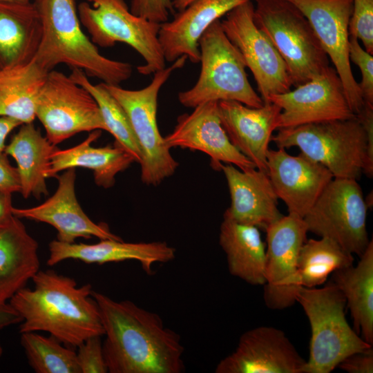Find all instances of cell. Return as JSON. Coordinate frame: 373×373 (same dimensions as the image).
<instances>
[{"label": "cell", "mask_w": 373, "mask_h": 373, "mask_svg": "<svg viewBox=\"0 0 373 373\" xmlns=\"http://www.w3.org/2000/svg\"><path fill=\"white\" fill-rule=\"evenodd\" d=\"M106 338L104 356L110 373H181L184 347L180 335L157 314L133 302L117 301L93 290Z\"/></svg>", "instance_id": "cell-1"}, {"label": "cell", "mask_w": 373, "mask_h": 373, "mask_svg": "<svg viewBox=\"0 0 373 373\" xmlns=\"http://www.w3.org/2000/svg\"><path fill=\"white\" fill-rule=\"evenodd\" d=\"M32 280V288H21L8 302L22 318L21 334L46 332L70 347L104 334L90 284L79 287L73 278L52 269H39Z\"/></svg>", "instance_id": "cell-2"}, {"label": "cell", "mask_w": 373, "mask_h": 373, "mask_svg": "<svg viewBox=\"0 0 373 373\" xmlns=\"http://www.w3.org/2000/svg\"><path fill=\"white\" fill-rule=\"evenodd\" d=\"M37 4L42 33L32 59L42 68L50 72L65 64L108 85L119 86L131 77V64L103 56L84 34L76 0H40Z\"/></svg>", "instance_id": "cell-3"}, {"label": "cell", "mask_w": 373, "mask_h": 373, "mask_svg": "<svg viewBox=\"0 0 373 373\" xmlns=\"http://www.w3.org/2000/svg\"><path fill=\"white\" fill-rule=\"evenodd\" d=\"M296 300L312 331L303 373H329L348 356L372 347L348 324L345 298L332 280L321 288L301 286Z\"/></svg>", "instance_id": "cell-4"}, {"label": "cell", "mask_w": 373, "mask_h": 373, "mask_svg": "<svg viewBox=\"0 0 373 373\" xmlns=\"http://www.w3.org/2000/svg\"><path fill=\"white\" fill-rule=\"evenodd\" d=\"M201 70L194 86L178 93L180 103L187 108L213 101L233 100L246 106L264 105L249 83L245 61L216 20L199 40Z\"/></svg>", "instance_id": "cell-5"}, {"label": "cell", "mask_w": 373, "mask_h": 373, "mask_svg": "<svg viewBox=\"0 0 373 373\" xmlns=\"http://www.w3.org/2000/svg\"><path fill=\"white\" fill-rule=\"evenodd\" d=\"M254 19L273 44L297 87L321 75L329 58L308 19L287 0H256Z\"/></svg>", "instance_id": "cell-6"}, {"label": "cell", "mask_w": 373, "mask_h": 373, "mask_svg": "<svg viewBox=\"0 0 373 373\" xmlns=\"http://www.w3.org/2000/svg\"><path fill=\"white\" fill-rule=\"evenodd\" d=\"M278 131L271 137L278 148L298 147L334 178L357 180L366 167L367 138L356 116Z\"/></svg>", "instance_id": "cell-7"}, {"label": "cell", "mask_w": 373, "mask_h": 373, "mask_svg": "<svg viewBox=\"0 0 373 373\" xmlns=\"http://www.w3.org/2000/svg\"><path fill=\"white\" fill-rule=\"evenodd\" d=\"M186 59V56L182 55L170 66L155 72L151 82L140 90L104 83L128 116L142 151L141 180L146 185L160 184L173 175L179 166L158 128L157 98L162 86L173 71L184 66Z\"/></svg>", "instance_id": "cell-8"}, {"label": "cell", "mask_w": 373, "mask_h": 373, "mask_svg": "<svg viewBox=\"0 0 373 373\" xmlns=\"http://www.w3.org/2000/svg\"><path fill=\"white\" fill-rule=\"evenodd\" d=\"M77 12L95 45L111 48L120 42L137 51L145 61L137 67L140 74L166 67L158 38L160 23L134 15L124 0H86L77 6Z\"/></svg>", "instance_id": "cell-9"}, {"label": "cell", "mask_w": 373, "mask_h": 373, "mask_svg": "<svg viewBox=\"0 0 373 373\" xmlns=\"http://www.w3.org/2000/svg\"><path fill=\"white\" fill-rule=\"evenodd\" d=\"M367 207L356 180L334 178L303 218L307 231L361 256L370 243Z\"/></svg>", "instance_id": "cell-10"}, {"label": "cell", "mask_w": 373, "mask_h": 373, "mask_svg": "<svg viewBox=\"0 0 373 373\" xmlns=\"http://www.w3.org/2000/svg\"><path fill=\"white\" fill-rule=\"evenodd\" d=\"M36 117L54 145L81 132L106 131L99 108L90 93L69 75L55 70L48 73L40 93Z\"/></svg>", "instance_id": "cell-11"}, {"label": "cell", "mask_w": 373, "mask_h": 373, "mask_svg": "<svg viewBox=\"0 0 373 373\" xmlns=\"http://www.w3.org/2000/svg\"><path fill=\"white\" fill-rule=\"evenodd\" d=\"M254 13V1H247L227 12L220 22L252 73L260 96L267 104L271 95L289 91L292 82L283 58L255 23Z\"/></svg>", "instance_id": "cell-12"}, {"label": "cell", "mask_w": 373, "mask_h": 373, "mask_svg": "<svg viewBox=\"0 0 373 373\" xmlns=\"http://www.w3.org/2000/svg\"><path fill=\"white\" fill-rule=\"evenodd\" d=\"M265 231L267 246L263 298L268 308L282 310L296 303V294L301 287L298 257L308 231L303 218L290 214L283 215Z\"/></svg>", "instance_id": "cell-13"}, {"label": "cell", "mask_w": 373, "mask_h": 373, "mask_svg": "<svg viewBox=\"0 0 373 373\" xmlns=\"http://www.w3.org/2000/svg\"><path fill=\"white\" fill-rule=\"evenodd\" d=\"M268 103L281 109L276 122V130L356 117L348 104L341 79L331 66L293 90L271 95Z\"/></svg>", "instance_id": "cell-14"}, {"label": "cell", "mask_w": 373, "mask_h": 373, "mask_svg": "<svg viewBox=\"0 0 373 373\" xmlns=\"http://www.w3.org/2000/svg\"><path fill=\"white\" fill-rule=\"evenodd\" d=\"M287 1L299 9L311 23L341 79L348 104L356 115L364 102L349 57L348 27L353 0Z\"/></svg>", "instance_id": "cell-15"}, {"label": "cell", "mask_w": 373, "mask_h": 373, "mask_svg": "<svg viewBox=\"0 0 373 373\" xmlns=\"http://www.w3.org/2000/svg\"><path fill=\"white\" fill-rule=\"evenodd\" d=\"M306 361L281 329L259 326L245 332L216 373H303Z\"/></svg>", "instance_id": "cell-16"}, {"label": "cell", "mask_w": 373, "mask_h": 373, "mask_svg": "<svg viewBox=\"0 0 373 373\" xmlns=\"http://www.w3.org/2000/svg\"><path fill=\"white\" fill-rule=\"evenodd\" d=\"M267 166L274 191L285 204L288 214L301 218L334 178L323 164L302 153L291 155L283 148L267 151Z\"/></svg>", "instance_id": "cell-17"}, {"label": "cell", "mask_w": 373, "mask_h": 373, "mask_svg": "<svg viewBox=\"0 0 373 373\" xmlns=\"http://www.w3.org/2000/svg\"><path fill=\"white\" fill-rule=\"evenodd\" d=\"M164 141L169 149L180 147L203 152L210 157L216 170H219L222 164H232L241 170L256 168L229 140L221 124L216 101L201 104L191 113L180 115Z\"/></svg>", "instance_id": "cell-18"}, {"label": "cell", "mask_w": 373, "mask_h": 373, "mask_svg": "<svg viewBox=\"0 0 373 373\" xmlns=\"http://www.w3.org/2000/svg\"><path fill=\"white\" fill-rule=\"evenodd\" d=\"M58 186L55 193L42 204L31 208L12 209L18 218L45 222L57 231V240L73 243L79 238L122 240L113 233L105 223L94 222L84 213L75 194V168L56 176Z\"/></svg>", "instance_id": "cell-19"}, {"label": "cell", "mask_w": 373, "mask_h": 373, "mask_svg": "<svg viewBox=\"0 0 373 373\" xmlns=\"http://www.w3.org/2000/svg\"><path fill=\"white\" fill-rule=\"evenodd\" d=\"M221 124L231 144L260 171L267 173V153L281 109L273 103L260 108L239 102H218Z\"/></svg>", "instance_id": "cell-20"}, {"label": "cell", "mask_w": 373, "mask_h": 373, "mask_svg": "<svg viewBox=\"0 0 373 373\" xmlns=\"http://www.w3.org/2000/svg\"><path fill=\"white\" fill-rule=\"evenodd\" d=\"M219 170L224 175L231 199L223 217L265 230L283 216L267 173L256 168L241 170L228 164H222Z\"/></svg>", "instance_id": "cell-21"}, {"label": "cell", "mask_w": 373, "mask_h": 373, "mask_svg": "<svg viewBox=\"0 0 373 373\" xmlns=\"http://www.w3.org/2000/svg\"><path fill=\"white\" fill-rule=\"evenodd\" d=\"M256 0H195L174 13L173 19L160 24L158 38L166 61L182 55L193 64L200 62L199 40L216 20L238 5Z\"/></svg>", "instance_id": "cell-22"}, {"label": "cell", "mask_w": 373, "mask_h": 373, "mask_svg": "<svg viewBox=\"0 0 373 373\" xmlns=\"http://www.w3.org/2000/svg\"><path fill=\"white\" fill-rule=\"evenodd\" d=\"M49 266L68 259L99 265L133 260L140 263L147 274H152L155 263L167 262L175 257V249L165 242H125L112 239H102L91 245L54 240L49 243Z\"/></svg>", "instance_id": "cell-23"}, {"label": "cell", "mask_w": 373, "mask_h": 373, "mask_svg": "<svg viewBox=\"0 0 373 373\" xmlns=\"http://www.w3.org/2000/svg\"><path fill=\"white\" fill-rule=\"evenodd\" d=\"M41 33V19L35 2L0 1V69L31 61Z\"/></svg>", "instance_id": "cell-24"}, {"label": "cell", "mask_w": 373, "mask_h": 373, "mask_svg": "<svg viewBox=\"0 0 373 373\" xmlns=\"http://www.w3.org/2000/svg\"><path fill=\"white\" fill-rule=\"evenodd\" d=\"M39 267L38 243L15 216L0 229V305L26 287Z\"/></svg>", "instance_id": "cell-25"}, {"label": "cell", "mask_w": 373, "mask_h": 373, "mask_svg": "<svg viewBox=\"0 0 373 373\" xmlns=\"http://www.w3.org/2000/svg\"><path fill=\"white\" fill-rule=\"evenodd\" d=\"M100 130L92 131L82 142L72 148L58 149L51 155L49 178L70 168L83 167L93 171L96 184L104 189L112 187L116 175L135 162L133 156L115 142L113 146L93 147V142L100 135Z\"/></svg>", "instance_id": "cell-26"}, {"label": "cell", "mask_w": 373, "mask_h": 373, "mask_svg": "<svg viewBox=\"0 0 373 373\" xmlns=\"http://www.w3.org/2000/svg\"><path fill=\"white\" fill-rule=\"evenodd\" d=\"M57 149L32 122L22 124L6 146L4 153L17 162L20 193L24 198L32 195L39 199L48 195L46 180L49 178L51 155Z\"/></svg>", "instance_id": "cell-27"}, {"label": "cell", "mask_w": 373, "mask_h": 373, "mask_svg": "<svg viewBox=\"0 0 373 373\" xmlns=\"http://www.w3.org/2000/svg\"><path fill=\"white\" fill-rule=\"evenodd\" d=\"M219 244L232 276L252 285H265L266 244L258 227L223 217Z\"/></svg>", "instance_id": "cell-28"}, {"label": "cell", "mask_w": 373, "mask_h": 373, "mask_svg": "<svg viewBox=\"0 0 373 373\" xmlns=\"http://www.w3.org/2000/svg\"><path fill=\"white\" fill-rule=\"evenodd\" d=\"M356 265L334 271L332 281L339 288L350 311L354 331L373 344V242L359 257Z\"/></svg>", "instance_id": "cell-29"}, {"label": "cell", "mask_w": 373, "mask_h": 373, "mask_svg": "<svg viewBox=\"0 0 373 373\" xmlns=\"http://www.w3.org/2000/svg\"><path fill=\"white\" fill-rule=\"evenodd\" d=\"M48 73L33 59L0 69V117L32 123Z\"/></svg>", "instance_id": "cell-30"}, {"label": "cell", "mask_w": 373, "mask_h": 373, "mask_svg": "<svg viewBox=\"0 0 373 373\" xmlns=\"http://www.w3.org/2000/svg\"><path fill=\"white\" fill-rule=\"evenodd\" d=\"M353 262V254L329 238L306 240L298 257L300 285L312 288L323 285L334 271L351 266Z\"/></svg>", "instance_id": "cell-31"}, {"label": "cell", "mask_w": 373, "mask_h": 373, "mask_svg": "<svg viewBox=\"0 0 373 373\" xmlns=\"http://www.w3.org/2000/svg\"><path fill=\"white\" fill-rule=\"evenodd\" d=\"M70 77L86 89L96 101L106 127L115 142L128 151L140 164L142 154L139 144L124 108L107 90L104 83L93 84L80 69L73 68Z\"/></svg>", "instance_id": "cell-32"}, {"label": "cell", "mask_w": 373, "mask_h": 373, "mask_svg": "<svg viewBox=\"0 0 373 373\" xmlns=\"http://www.w3.org/2000/svg\"><path fill=\"white\" fill-rule=\"evenodd\" d=\"M21 345L36 373H81L76 352L50 335L37 332L21 334Z\"/></svg>", "instance_id": "cell-33"}, {"label": "cell", "mask_w": 373, "mask_h": 373, "mask_svg": "<svg viewBox=\"0 0 373 373\" xmlns=\"http://www.w3.org/2000/svg\"><path fill=\"white\" fill-rule=\"evenodd\" d=\"M350 36L361 40L364 49L373 54V0H353L349 21Z\"/></svg>", "instance_id": "cell-34"}, {"label": "cell", "mask_w": 373, "mask_h": 373, "mask_svg": "<svg viewBox=\"0 0 373 373\" xmlns=\"http://www.w3.org/2000/svg\"><path fill=\"white\" fill-rule=\"evenodd\" d=\"M350 61L360 69L362 75L358 83L364 103L373 105V57L359 44L358 40L350 36Z\"/></svg>", "instance_id": "cell-35"}, {"label": "cell", "mask_w": 373, "mask_h": 373, "mask_svg": "<svg viewBox=\"0 0 373 373\" xmlns=\"http://www.w3.org/2000/svg\"><path fill=\"white\" fill-rule=\"evenodd\" d=\"M101 337L91 336L77 347V359L81 373L108 372Z\"/></svg>", "instance_id": "cell-36"}, {"label": "cell", "mask_w": 373, "mask_h": 373, "mask_svg": "<svg viewBox=\"0 0 373 373\" xmlns=\"http://www.w3.org/2000/svg\"><path fill=\"white\" fill-rule=\"evenodd\" d=\"M172 0H131L130 10L149 21L162 23L169 21L175 10Z\"/></svg>", "instance_id": "cell-37"}, {"label": "cell", "mask_w": 373, "mask_h": 373, "mask_svg": "<svg viewBox=\"0 0 373 373\" xmlns=\"http://www.w3.org/2000/svg\"><path fill=\"white\" fill-rule=\"evenodd\" d=\"M356 116L367 135V164L363 173L370 178L373 175V105L364 103Z\"/></svg>", "instance_id": "cell-38"}, {"label": "cell", "mask_w": 373, "mask_h": 373, "mask_svg": "<svg viewBox=\"0 0 373 373\" xmlns=\"http://www.w3.org/2000/svg\"><path fill=\"white\" fill-rule=\"evenodd\" d=\"M338 366L348 373H372V347L348 356Z\"/></svg>", "instance_id": "cell-39"}, {"label": "cell", "mask_w": 373, "mask_h": 373, "mask_svg": "<svg viewBox=\"0 0 373 373\" xmlns=\"http://www.w3.org/2000/svg\"><path fill=\"white\" fill-rule=\"evenodd\" d=\"M0 191L21 192V183L17 167L11 165L5 153H0Z\"/></svg>", "instance_id": "cell-40"}, {"label": "cell", "mask_w": 373, "mask_h": 373, "mask_svg": "<svg viewBox=\"0 0 373 373\" xmlns=\"http://www.w3.org/2000/svg\"><path fill=\"white\" fill-rule=\"evenodd\" d=\"M10 193L0 191V229L8 226L13 220Z\"/></svg>", "instance_id": "cell-41"}, {"label": "cell", "mask_w": 373, "mask_h": 373, "mask_svg": "<svg viewBox=\"0 0 373 373\" xmlns=\"http://www.w3.org/2000/svg\"><path fill=\"white\" fill-rule=\"evenodd\" d=\"M21 321V316L9 303L0 305V329Z\"/></svg>", "instance_id": "cell-42"}, {"label": "cell", "mask_w": 373, "mask_h": 373, "mask_svg": "<svg viewBox=\"0 0 373 373\" xmlns=\"http://www.w3.org/2000/svg\"><path fill=\"white\" fill-rule=\"evenodd\" d=\"M22 124L18 120L8 117H0V153H4L6 139L17 126Z\"/></svg>", "instance_id": "cell-43"}, {"label": "cell", "mask_w": 373, "mask_h": 373, "mask_svg": "<svg viewBox=\"0 0 373 373\" xmlns=\"http://www.w3.org/2000/svg\"><path fill=\"white\" fill-rule=\"evenodd\" d=\"M195 0H172L174 9L178 11L184 9Z\"/></svg>", "instance_id": "cell-44"}, {"label": "cell", "mask_w": 373, "mask_h": 373, "mask_svg": "<svg viewBox=\"0 0 373 373\" xmlns=\"http://www.w3.org/2000/svg\"><path fill=\"white\" fill-rule=\"evenodd\" d=\"M31 1L32 0H0V1L20 2V3L29 2Z\"/></svg>", "instance_id": "cell-45"}, {"label": "cell", "mask_w": 373, "mask_h": 373, "mask_svg": "<svg viewBox=\"0 0 373 373\" xmlns=\"http://www.w3.org/2000/svg\"><path fill=\"white\" fill-rule=\"evenodd\" d=\"M2 354H3V348H2V346H1V345L0 343V357L1 356Z\"/></svg>", "instance_id": "cell-46"}, {"label": "cell", "mask_w": 373, "mask_h": 373, "mask_svg": "<svg viewBox=\"0 0 373 373\" xmlns=\"http://www.w3.org/2000/svg\"><path fill=\"white\" fill-rule=\"evenodd\" d=\"M34 2H35L36 3H37L40 0H32Z\"/></svg>", "instance_id": "cell-47"}]
</instances>
